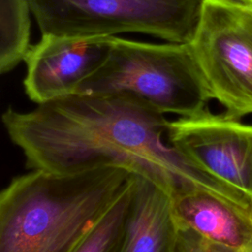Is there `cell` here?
Returning a JSON list of instances; mask_svg holds the SVG:
<instances>
[{"label": "cell", "instance_id": "cell-8", "mask_svg": "<svg viewBox=\"0 0 252 252\" xmlns=\"http://www.w3.org/2000/svg\"><path fill=\"white\" fill-rule=\"evenodd\" d=\"M178 226L236 249L252 246V208L202 189H191L172 197Z\"/></svg>", "mask_w": 252, "mask_h": 252}, {"label": "cell", "instance_id": "cell-3", "mask_svg": "<svg viewBox=\"0 0 252 252\" xmlns=\"http://www.w3.org/2000/svg\"><path fill=\"white\" fill-rule=\"evenodd\" d=\"M79 94L135 97L163 114L189 116L212 100L191 42L153 43L110 37L104 63Z\"/></svg>", "mask_w": 252, "mask_h": 252}, {"label": "cell", "instance_id": "cell-2", "mask_svg": "<svg viewBox=\"0 0 252 252\" xmlns=\"http://www.w3.org/2000/svg\"><path fill=\"white\" fill-rule=\"evenodd\" d=\"M132 175L106 165L13 177L0 193V252H73Z\"/></svg>", "mask_w": 252, "mask_h": 252}, {"label": "cell", "instance_id": "cell-7", "mask_svg": "<svg viewBox=\"0 0 252 252\" xmlns=\"http://www.w3.org/2000/svg\"><path fill=\"white\" fill-rule=\"evenodd\" d=\"M110 37L41 35L24 58L27 65L24 87L28 97L41 104L75 94L106 60Z\"/></svg>", "mask_w": 252, "mask_h": 252}, {"label": "cell", "instance_id": "cell-10", "mask_svg": "<svg viewBox=\"0 0 252 252\" xmlns=\"http://www.w3.org/2000/svg\"><path fill=\"white\" fill-rule=\"evenodd\" d=\"M29 0H0V71H12L31 47Z\"/></svg>", "mask_w": 252, "mask_h": 252}, {"label": "cell", "instance_id": "cell-4", "mask_svg": "<svg viewBox=\"0 0 252 252\" xmlns=\"http://www.w3.org/2000/svg\"><path fill=\"white\" fill-rule=\"evenodd\" d=\"M41 35L138 32L191 42L205 0H29Z\"/></svg>", "mask_w": 252, "mask_h": 252}, {"label": "cell", "instance_id": "cell-6", "mask_svg": "<svg viewBox=\"0 0 252 252\" xmlns=\"http://www.w3.org/2000/svg\"><path fill=\"white\" fill-rule=\"evenodd\" d=\"M166 140L185 158L252 200V124L207 107L170 120Z\"/></svg>", "mask_w": 252, "mask_h": 252}, {"label": "cell", "instance_id": "cell-13", "mask_svg": "<svg viewBox=\"0 0 252 252\" xmlns=\"http://www.w3.org/2000/svg\"><path fill=\"white\" fill-rule=\"evenodd\" d=\"M237 1L243 2V3H245V4H248V5H252V0H237Z\"/></svg>", "mask_w": 252, "mask_h": 252}, {"label": "cell", "instance_id": "cell-5", "mask_svg": "<svg viewBox=\"0 0 252 252\" xmlns=\"http://www.w3.org/2000/svg\"><path fill=\"white\" fill-rule=\"evenodd\" d=\"M191 45L223 113L236 119L252 114V5L205 0Z\"/></svg>", "mask_w": 252, "mask_h": 252}, {"label": "cell", "instance_id": "cell-11", "mask_svg": "<svg viewBox=\"0 0 252 252\" xmlns=\"http://www.w3.org/2000/svg\"><path fill=\"white\" fill-rule=\"evenodd\" d=\"M134 176L73 252H119L132 198Z\"/></svg>", "mask_w": 252, "mask_h": 252}, {"label": "cell", "instance_id": "cell-12", "mask_svg": "<svg viewBox=\"0 0 252 252\" xmlns=\"http://www.w3.org/2000/svg\"><path fill=\"white\" fill-rule=\"evenodd\" d=\"M175 252H252V246L236 249L213 242L195 231L178 226Z\"/></svg>", "mask_w": 252, "mask_h": 252}, {"label": "cell", "instance_id": "cell-9", "mask_svg": "<svg viewBox=\"0 0 252 252\" xmlns=\"http://www.w3.org/2000/svg\"><path fill=\"white\" fill-rule=\"evenodd\" d=\"M134 176V187L119 252H175L178 224L172 197L149 179Z\"/></svg>", "mask_w": 252, "mask_h": 252}, {"label": "cell", "instance_id": "cell-1", "mask_svg": "<svg viewBox=\"0 0 252 252\" xmlns=\"http://www.w3.org/2000/svg\"><path fill=\"white\" fill-rule=\"evenodd\" d=\"M170 119L122 94H71L28 111L8 107L2 122L29 169L74 173L115 165L171 197L202 189L252 208V200L185 158L168 144Z\"/></svg>", "mask_w": 252, "mask_h": 252}]
</instances>
